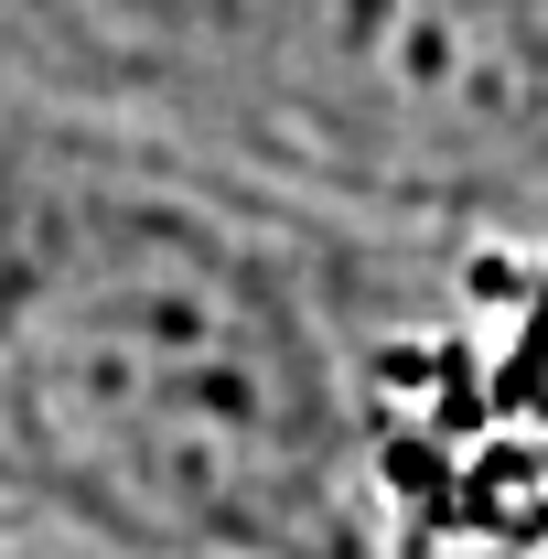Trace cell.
<instances>
[{"mask_svg":"<svg viewBox=\"0 0 548 559\" xmlns=\"http://www.w3.org/2000/svg\"><path fill=\"white\" fill-rule=\"evenodd\" d=\"M344 237L0 97V495L86 559H398Z\"/></svg>","mask_w":548,"mask_h":559,"instance_id":"cell-1","label":"cell"},{"mask_svg":"<svg viewBox=\"0 0 548 559\" xmlns=\"http://www.w3.org/2000/svg\"><path fill=\"white\" fill-rule=\"evenodd\" d=\"M0 97L344 248H548V0H0Z\"/></svg>","mask_w":548,"mask_h":559,"instance_id":"cell-2","label":"cell"}]
</instances>
